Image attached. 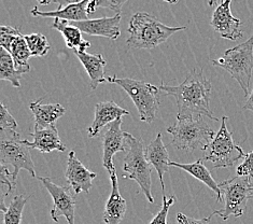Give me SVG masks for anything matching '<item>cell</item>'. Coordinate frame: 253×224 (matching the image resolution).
Listing matches in <instances>:
<instances>
[{
	"label": "cell",
	"instance_id": "1",
	"mask_svg": "<svg viewBox=\"0 0 253 224\" xmlns=\"http://www.w3.org/2000/svg\"><path fill=\"white\" fill-rule=\"evenodd\" d=\"M159 88L161 92L176 99L177 120L207 117L218 121L210 109L211 83L205 77L202 68H193L178 87L162 83Z\"/></svg>",
	"mask_w": 253,
	"mask_h": 224
},
{
	"label": "cell",
	"instance_id": "2",
	"mask_svg": "<svg viewBox=\"0 0 253 224\" xmlns=\"http://www.w3.org/2000/svg\"><path fill=\"white\" fill-rule=\"evenodd\" d=\"M185 29L186 26L165 25L147 12H137L129 20L128 38L126 42L130 49L151 50L165 44L172 35Z\"/></svg>",
	"mask_w": 253,
	"mask_h": 224
},
{
	"label": "cell",
	"instance_id": "3",
	"mask_svg": "<svg viewBox=\"0 0 253 224\" xmlns=\"http://www.w3.org/2000/svg\"><path fill=\"white\" fill-rule=\"evenodd\" d=\"M125 137L126 143H127V153H126L123 165V171L126 174L124 178L136 181L148 201L154 203L151 192L152 165L147 159L143 140L126 132Z\"/></svg>",
	"mask_w": 253,
	"mask_h": 224
},
{
	"label": "cell",
	"instance_id": "4",
	"mask_svg": "<svg viewBox=\"0 0 253 224\" xmlns=\"http://www.w3.org/2000/svg\"><path fill=\"white\" fill-rule=\"evenodd\" d=\"M107 82L121 87L128 94L139 113L140 121L152 123L160 108V88L151 83L134 80L129 78L107 77Z\"/></svg>",
	"mask_w": 253,
	"mask_h": 224
},
{
	"label": "cell",
	"instance_id": "5",
	"mask_svg": "<svg viewBox=\"0 0 253 224\" xmlns=\"http://www.w3.org/2000/svg\"><path fill=\"white\" fill-rule=\"evenodd\" d=\"M167 132L172 137L171 144L183 151H205L215 137L204 117L178 120L176 124L167 127Z\"/></svg>",
	"mask_w": 253,
	"mask_h": 224
},
{
	"label": "cell",
	"instance_id": "6",
	"mask_svg": "<svg viewBox=\"0 0 253 224\" xmlns=\"http://www.w3.org/2000/svg\"><path fill=\"white\" fill-rule=\"evenodd\" d=\"M211 64L227 71L248 96L253 71V35L244 44L226 50L221 58L211 60Z\"/></svg>",
	"mask_w": 253,
	"mask_h": 224
},
{
	"label": "cell",
	"instance_id": "7",
	"mask_svg": "<svg viewBox=\"0 0 253 224\" xmlns=\"http://www.w3.org/2000/svg\"><path fill=\"white\" fill-rule=\"evenodd\" d=\"M224 198V208L215 210L212 216H219L226 221L231 216L242 217L247 208L250 198H253V177H240L236 176L219 183Z\"/></svg>",
	"mask_w": 253,
	"mask_h": 224
},
{
	"label": "cell",
	"instance_id": "8",
	"mask_svg": "<svg viewBox=\"0 0 253 224\" xmlns=\"http://www.w3.org/2000/svg\"><path fill=\"white\" fill-rule=\"evenodd\" d=\"M0 162L2 165L13 167L12 180L16 182L21 169H25L33 177L36 176L31 148L21 139L17 132H0Z\"/></svg>",
	"mask_w": 253,
	"mask_h": 224
},
{
	"label": "cell",
	"instance_id": "9",
	"mask_svg": "<svg viewBox=\"0 0 253 224\" xmlns=\"http://www.w3.org/2000/svg\"><path fill=\"white\" fill-rule=\"evenodd\" d=\"M226 121L227 117L222 118L219 132L205 150L204 160L211 162L214 168L232 167L246 157L242 147L235 144L232 133L227 130Z\"/></svg>",
	"mask_w": 253,
	"mask_h": 224
},
{
	"label": "cell",
	"instance_id": "10",
	"mask_svg": "<svg viewBox=\"0 0 253 224\" xmlns=\"http://www.w3.org/2000/svg\"><path fill=\"white\" fill-rule=\"evenodd\" d=\"M0 45L7 50L14 60L15 67L23 75L31 71L28 59L32 53L29 51L25 36H23L19 28L7 25L0 27Z\"/></svg>",
	"mask_w": 253,
	"mask_h": 224
},
{
	"label": "cell",
	"instance_id": "11",
	"mask_svg": "<svg viewBox=\"0 0 253 224\" xmlns=\"http://www.w3.org/2000/svg\"><path fill=\"white\" fill-rule=\"evenodd\" d=\"M39 180L53 198L54 205L51 209V217L53 221L57 223L59 221V218L65 217L68 224H75L76 199L71 195L69 187L57 185L50 178L40 177Z\"/></svg>",
	"mask_w": 253,
	"mask_h": 224
},
{
	"label": "cell",
	"instance_id": "12",
	"mask_svg": "<svg viewBox=\"0 0 253 224\" xmlns=\"http://www.w3.org/2000/svg\"><path fill=\"white\" fill-rule=\"evenodd\" d=\"M231 3L232 0H224L215 8L210 25L214 32L221 35L222 38L235 41L242 38L244 35L240 29L242 21L232 14Z\"/></svg>",
	"mask_w": 253,
	"mask_h": 224
},
{
	"label": "cell",
	"instance_id": "13",
	"mask_svg": "<svg viewBox=\"0 0 253 224\" xmlns=\"http://www.w3.org/2000/svg\"><path fill=\"white\" fill-rule=\"evenodd\" d=\"M121 126L122 118H120L108 125V129L102 137V151H104L102 165L109 174L116 169L113 164V156L118 152H124L127 148L125 132L121 130Z\"/></svg>",
	"mask_w": 253,
	"mask_h": 224
},
{
	"label": "cell",
	"instance_id": "14",
	"mask_svg": "<svg viewBox=\"0 0 253 224\" xmlns=\"http://www.w3.org/2000/svg\"><path fill=\"white\" fill-rule=\"evenodd\" d=\"M65 177L76 194H80L81 192H89L93 186V180L97 177V174L84 166L77 157L75 151H71L68 155Z\"/></svg>",
	"mask_w": 253,
	"mask_h": 224
},
{
	"label": "cell",
	"instance_id": "15",
	"mask_svg": "<svg viewBox=\"0 0 253 224\" xmlns=\"http://www.w3.org/2000/svg\"><path fill=\"white\" fill-rule=\"evenodd\" d=\"M121 13H117L112 17H100V19L86 20L82 22H69L72 26L79 28L82 33L91 36L117 40L121 35L120 23H121Z\"/></svg>",
	"mask_w": 253,
	"mask_h": 224
},
{
	"label": "cell",
	"instance_id": "16",
	"mask_svg": "<svg viewBox=\"0 0 253 224\" xmlns=\"http://www.w3.org/2000/svg\"><path fill=\"white\" fill-rule=\"evenodd\" d=\"M129 112L126 109L120 107L113 100L98 102L95 106V118L92 125L89 126L87 131V135L89 138H94L98 136L99 132L102 127L111 124L114 121L122 118L124 116H128Z\"/></svg>",
	"mask_w": 253,
	"mask_h": 224
},
{
	"label": "cell",
	"instance_id": "17",
	"mask_svg": "<svg viewBox=\"0 0 253 224\" xmlns=\"http://www.w3.org/2000/svg\"><path fill=\"white\" fill-rule=\"evenodd\" d=\"M146 155L150 164L155 169L159 175L160 182L162 185L163 195H165V184H164V174L169 171L170 161L167 148L163 142L162 134L159 133L154 140L146 147Z\"/></svg>",
	"mask_w": 253,
	"mask_h": 224
},
{
	"label": "cell",
	"instance_id": "18",
	"mask_svg": "<svg viewBox=\"0 0 253 224\" xmlns=\"http://www.w3.org/2000/svg\"><path fill=\"white\" fill-rule=\"evenodd\" d=\"M109 175L111 181V194L107 201L102 219H104L106 224H120L124 219V216L126 213V202L122 197L119 190V182L116 169L112 171Z\"/></svg>",
	"mask_w": 253,
	"mask_h": 224
},
{
	"label": "cell",
	"instance_id": "19",
	"mask_svg": "<svg viewBox=\"0 0 253 224\" xmlns=\"http://www.w3.org/2000/svg\"><path fill=\"white\" fill-rule=\"evenodd\" d=\"M34 137V141L25 140V143L31 149H36L41 153H51L52 151H66V146L63 143L58 135L57 127L52 126L47 129H36L31 134Z\"/></svg>",
	"mask_w": 253,
	"mask_h": 224
},
{
	"label": "cell",
	"instance_id": "20",
	"mask_svg": "<svg viewBox=\"0 0 253 224\" xmlns=\"http://www.w3.org/2000/svg\"><path fill=\"white\" fill-rule=\"evenodd\" d=\"M74 53L80 59L84 69L86 70L89 80H91L92 90H96L99 84L107 82V78L105 77V67L107 63L100 53L89 54L85 51L79 50H74Z\"/></svg>",
	"mask_w": 253,
	"mask_h": 224
},
{
	"label": "cell",
	"instance_id": "21",
	"mask_svg": "<svg viewBox=\"0 0 253 224\" xmlns=\"http://www.w3.org/2000/svg\"><path fill=\"white\" fill-rule=\"evenodd\" d=\"M34 117L36 129H47L56 125V121L66 113L61 104H41V99L29 105Z\"/></svg>",
	"mask_w": 253,
	"mask_h": 224
},
{
	"label": "cell",
	"instance_id": "22",
	"mask_svg": "<svg viewBox=\"0 0 253 224\" xmlns=\"http://www.w3.org/2000/svg\"><path fill=\"white\" fill-rule=\"evenodd\" d=\"M89 0H84L80 3L69 4L63 9H56L54 11L42 12L37 7L32 10V14L38 17H53L67 22H82L87 20V4Z\"/></svg>",
	"mask_w": 253,
	"mask_h": 224
},
{
	"label": "cell",
	"instance_id": "23",
	"mask_svg": "<svg viewBox=\"0 0 253 224\" xmlns=\"http://www.w3.org/2000/svg\"><path fill=\"white\" fill-rule=\"evenodd\" d=\"M170 166L182 169V171L190 174L197 180H200L201 182L206 184L210 190L214 192L216 202H222L223 197L219 184L215 182V180L211 176V173L209 172V169H207V167L204 165L203 160H197L194 163H190V164H180V163L170 162Z\"/></svg>",
	"mask_w": 253,
	"mask_h": 224
},
{
	"label": "cell",
	"instance_id": "24",
	"mask_svg": "<svg viewBox=\"0 0 253 224\" xmlns=\"http://www.w3.org/2000/svg\"><path fill=\"white\" fill-rule=\"evenodd\" d=\"M51 27L58 30V32L62 34L65 39L66 45H67L69 49L85 51L91 46V42L83 39L81 30L79 28H77L76 26H72L67 21L54 19Z\"/></svg>",
	"mask_w": 253,
	"mask_h": 224
},
{
	"label": "cell",
	"instance_id": "25",
	"mask_svg": "<svg viewBox=\"0 0 253 224\" xmlns=\"http://www.w3.org/2000/svg\"><path fill=\"white\" fill-rule=\"evenodd\" d=\"M22 76V72L16 69L11 54L1 47L0 49V79L10 82L14 88H20Z\"/></svg>",
	"mask_w": 253,
	"mask_h": 224
},
{
	"label": "cell",
	"instance_id": "26",
	"mask_svg": "<svg viewBox=\"0 0 253 224\" xmlns=\"http://www.w3.org/2000/svg\"><path fill=\"white\" fill-rule=\"evenodd\" d=\"M28 201V197L17 195L12 199L7 213L3 214V224H21L23 210Z\"/></svg>",
	"mask_w": 253,
	"mask_h": 224
},
{
	"label": "cell",
	"instance_id": "27",
	"mask_svg": "<svg viewBox=\"0 0 253 224\" xmlns=\"http://www.w3.org/2000/svg\"><path fill=\"white\" fill-rule=\"evenodd\" d=\"M27 45L32 56H45L51 50V45L46 37L42 34H32L25 36Z\"/></svg>",
	"mask_w": 253,
	"mask_h": 224
},
{
	"label": "cell",
	"instance_id": "28",
	"mask_svg": "<svg viewBox=\"0 0 253 224\" xmlns=\"http://www.w3.org/2000/svg\"><path fill=\"white\" fill-rule=\"evenodd\" d=\"M0 132H17V123L2 102L0 104Z\"/></svg>",
	"mask_w": 253,
	"mask_h": 224
},
{
	"label": "cell",
	"instance_id": "29",
	"mask_svg": "<svg viewBox=\"0 0 253 224\" xmlns=\"http://www.w3.org/2000/svg\"><path fill=\"white\" fill-rule=\"evenodd\" d=\"M174 203H176V196L174 195H171L169 198H167L166 195H163L162 208L159 213L154 216L150 224H167L168 211H169L170 207Z\"/></svg>",
	"mask_w": 253,
	"mask_h": 224
},
{
	"label": "cell",
	"instance_id": "30",
	"mask_svg": "<svg viewBox=\"0 0 253 224\" xmlns=\"http://www.w3.org/2000/svg\"><path fill=\"white\" fill-rule=\"evenodd\" d=\"M240 177H253V151L246 154L244 162L236 169Z\"/></svg>",
	"mask_w": 253,
	"mask_h": 224
},
{
	"label": "cell",
	"instance_id": "31",
	"mask_svg": "<svg viewBox=\"0 0 253 224\" xmlns=\"http://www.w3.org/2000/svg\"><path fill=\"white\" fill-rule=\"evenodd\" d=\"M128 0H97V5L101 8L110 9L117 13H121L123 5Z\"/></svg>",
	"mask_w": 253,
	"mask_h": 224
},
{
	"label": "cell",
	"instance_id": "32",
	"mask_svg": "<svg viewBox=\"0 0 253 224\" xmlns=\"http://www.w3.org/2000/svg\"><path fill=\"white\" fill-rule=\"evenodd\" d=\"M212 217V215H210L209 217L203 218V219H195V218H189L184 214L179 213L177 214V222L178 224H209Z\"/></svg>",
	"mask_w": 253,
	"mask_h": 224
},
{
	"label": "cell",
	"instance_id": "33",
	"mask_svg": "<svg viewBox=\"0 0 253 224\" xmlns=\"http://www.w3.org/2000/svg\"><path fill=\"white\" fill-rule=\"evenodd\" d=\"M84 1V0H53L54 3H57L58 4V10L59 9H63L65 7H67L69 4H75V3H80Z\"/></svg>",
	"mask_w": 253,
	"mask_h": 224
},
{
	"label": "cell",
	"instance_id": "34",
	"mask_svg": "<svg viewBox=\"0 0 253 224\" xmlns=\"http://www.w3.org/2000/svg\"><path fill=\"white\" fill-rule=\"evenodd\" d=\"M243 109H245V110H250L253 112V89H252L251 94L249 95L248 99H247V101L245 102Z\"/></svg>",
	"mask_w": 253,
	"mask_h": 224
},
{
	"label": "cell",
	"instance_id": "35",
	"mask_svg": "<svg viewBox=\"0 0 253 224\" xmlns=\"http://www.w3.org/2000/svg\"><path fill=\"white\" fill-rule=\"evenodd\" d=\"M97 8H98L97 0H89L88 4H87V13L88 14L94 13V12L96 11V9H97Z\"/></svg>",
	"mask_w": 253,
	"mask_h": 224
},
{
	"label": "cell",
	"instance_id": "36",
	"mask_svg": "<svg viewBox=\"0 0 253 224\" xmlns=\"http://www.w3.org/2000/svg\"><path fill=\"white\" fill-rule=\"evenodd\" d=\"M37 1L42 5H47V4H50L51 2H53V0H37Z\"/></svg>",
	"mask_w": 253,
	"mask_h": 224
},
{
	"label": "cell",
	"instance_id": "37",
	"mask_svg": "<svg viewBox=\"0 0 253 224\" xmlns=\"http://www.w3.org/2000/svg\"><path fill=\"white\" fill-rule=\"evenodd\" d=\"M220 1L222 2V1H224V0H209V5L210 7H213V5L218 4Z\"/></svg>",
	"mask_w": 253,
	"mask_h": 224
},
{
	"label": "cell",
	"instance_id": "38",
	"mask_svg": "<svg viewBox=\"0 0 253 224\" xmlns=\"http://www.w3.org/2000/svg\"><path fill=\"white\" fill-rule=\"evenodd\" d=\"M163 1L168 2V3H171V4H174V3L178 2V0H163Z\"/></svg>",
	"mask_w": 253,
	"mask_h": 224
}]
</instances>
